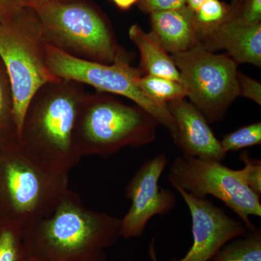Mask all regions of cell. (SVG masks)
<instances>
[{"label": "cell", "instance_id": "cell-1", "mask_svg": "<svg viewBox=\"0 0 261 261\" xmlns=\"http://www.w3.org/2000/svg\"><path fill=\"white\" fill-rule=\"evenodd\" d=\"M121 219L87 208L68 190L50 215L23 228L29 255L43 261H106L121 238Z\"/></svg>", "mask_w": 261, "mask_h": 261}, {"label": "cell", "instance_id": "cell-2", "mask_svg": "<svg viewBox=\"0 0 261 261\" xmlns=\"http://www.w3.org/2000/svg\"><path fill=\"white\" fill-rule=\"evenodd\" d=\"M84 84L60 80L42 86L29 103L19 142L25 152L44 166L69 173L82 158L74 129Z\"/></svg>", "mask_w": 261, "mask_h": 261}, {"label": "cell", "instance_id": "cell-3", "mask_svg": "<svg viewBox=\"0 0 261 261\" xmlns=\"http://www.w3.org/2000/svg\"><path fill=\"white\" fill-rule=\"evenodd\" d=\"M68 190V173L33 159L16 134L0 137V218L27 227L50 215Z\"/></svg>", "mask_w": 261, "mask_h": 261}, {"label": "cell", "instance_id": "cell-4", "mask_svg": "<svg viewBox=\"0 0 261 261\" xmlns=\"http://www.w3.org/2000/svg\"><path fill=\"white\" fill-rule=\"evenodd\" d=\"M158 122L138 106L99 92L86 93L74 129V143L81 158L108 157L128 147L153 142Z\"/></svg>", "mask_w": 261, "mask_h": 261}, {"label": "cell", "instance_id": "cell-5", "mask_svg": "<svg viewBox=\"0 0 261 261\" xmlns=\"http://www.w3.org/2000/svg\"><path fill=\"white\" fill-rule=\"evenodd\" d=\"M47 45L42 23L31 7H24L14 17L0 23V59L11 84L18 137L34 94L46 84L60 80L48 69Z\"/></svg>", "mask_w": 261, "mask_h": 261}, {"label": "cell", "instance_id": "cell-6", "mask_svg": "<svg viewBox=\"0 0 261 261\" xmlns=\"http://www.w3.org/2000/svg\"><path fill=\"white\" fill-rule=\"evenodd\" d=\"M34 8L48 44L80 59L112 64L126 57L106 18L85 0Z\"/></svg>", "mask_w": 261, "mask_h": 261}, {"label": "cell", "instance_id": "cell-7", "mask_svg": "<svg viewBox=\"0 0 261 261\" xmlns=\"http://www.w3.org/2000/svg\"><path fill=\"white\" fill-rule=\"evenodd\" d=\"M46 61L51 74L60 80L87 84L97 92L128 98L167 128L171 137L174 136L176 124L167 106L156 102L141 89L142 71L132 66L126 57L104 64L75 58L47 44Z\"/></svg>", "mask_w": 261, "mask_h": 261}, {"label": "cell", "instance_id": "cell-8", "mask_svg": "<svg viewBox=\"0 0 261 261\" xmlns=\"http://www.w3.org/2000/svg\"><path fill=\"white\" fill-rule=\"evenodd\" d=\"M171 56L192 104L209 123L222 120L240 96L238 64L227 54H216L199 42L189 50Z\"/></svg>", "mask_w": 261, "mask_h": 261}, {"label": "cell", "instance_id": "cell-9", "mask_svg": "<svg viewBox=\"0 0 261 261\" xmlns=\"http://www.w3.org/2000/svg\"><path fill=\"white\" fill-rule=\"evenodd\" d=\"M168 178L173 187L197 198L211 195L222 201L248 230L255 227L250 216H261L260 195L249 188L240 169H231L214 160L183 155L171 163Z\"/></svg>", "mask_w": 261, "mask_h": 261}, {"label": "cell", "instance_id": "cell-10", "mask_svg": "<svg viewBox=\"0 0 261 261\" xmlns=\"http://www.w3.org/2000/svg\"><path fill=\"white\" fill-rule=\"evenodd\" d=\"M168 163L166 154H157L145 161L128 181L125 195L132 201V205L121 219L122 238H139L152 218L169 214L176 207L174 193L159 185Z\"/></svg>", "mask_w": 261, "mask_h": 261}, {"label": "cell", "instance_id": "cell-11", "mask_svg": "<svg viewBox=\"0 0 261 261\" xmlns=\"http://www.w3.org/2000/svg\"><path fill=\"white\" fill-rule=\"evenodd\" d=\"M190 211L193 243L185 257L170 261H211L228 242L243 236L247 231L242 221L229 216L207 199L194 197L175 187Z\"/></svg>", "mask_w": 261, "mask_h": 261}, {"label": "cell", "instance_id": "cell-12", "mask_svg": "<svg viewBox=\"0 0 261 261\" xmlns=\"http://www.w3.org/2000/svg\"><path fill=\"white\" fill-rule=\"evenodd\" d=\"M174 119L176 132L172 137L183 155L222 162L227 152L221 147L205 116L185 99L166 104Z\"/></svg>", "mask_w": 261, "mask_h": 261}, {"label": "cell", "instance_id": "cell-13", "mask_svg": "<svg viewBox=\"0 0 261 261\" xmlns=\"http://www.w3.org/2000/svg\"><path fill=\"white\" fill-rule=\"evenodd\" d=\"M202 44L214 53L225 49L237 64L249 63L261 66V23L249 25L231 17Z\"/></svg>", "mask_w": 261, "mask_h": 261}, {"label": "cell", "instance_id": "cell-14", "mask_svg": "<svg viewBox=\"0 0 261 261\" xmlns=\"http://www.w3.org/2000/svg\"><path fill=\"white\" fill-rule=\"evenodd\" d=\"M151 33L168 54L184 53L198 43L193 12L188 7L151 13Z\"/></svg>", "mask_w": 261, "mask_h": 261}, {"label": "cell", "instance_id": "cell-15", "mask_svg": "<svg viewBox=\"0 0 261 261\" xmlns=\"http://www.w3.org/2000/svg\"><path fill=\"white\" fill-rule=\"evenodd\" d=\"M130 41L140 51V70L146 75H155L181 83L179 70L172 58L165 50L152 33H147L137 24L128 31Z\"/></svg>", "mask_w": 261, "mask_h": 261}, {"label": "cell", "instance_id": "cell-16", "mask_svg": "<svg viewBox=\"0 0 261 261\" xmlns=\"http://www.w3.org/2000/svg\"><path fill=\"white\" fill-rule=\"evenodd\" d=\"M231 5L220 0H207L193 12V21L197 41H201L214 34L234 15Z\"/></svg>", "mask_w": 261, "mask_h": 261}, {"label": "cell", "instance_id": "cell-17", "mask_svg": "<svg viewBox=\"0 0 261 261\" xmlns=\"http://www.w3.org/2000/svg\"><path fill=\"white\" fill-rule=\"evenodd\" d=\"M211 261H261V230L255 226L226 243Z\"/></svg>", "mask_w": 261, "mask_h": 261}, {"label": "cell", "instance_id": "cell-18", "mask_svg": "<svg viewBox=\"0 0 261 261\" xmlns=\"http://www.w3.org/2000/svg\"><path fill=\"white\" fill-rule=\"evenodd\" d=\"M23 228L0 218V261H29Z\"/></svg>", "mask_w": 261, "mask_h": 261}, {"label": "cell", "instance_id": "cell-19", "mask_svg": "<svg viewBox=\"0 0 261 261\" xmlns=\"http://www.w3.org/2000/svg\"><path fill=\"white\" fill-rule=\"evenodd\" d=\"M139 83L143 92L159 104L166 105L187 97L185 86L177 81L145 75L141 76Z\"/></svg>", "mask_w": 261, "mask_h": 261}, {"label": "cell", "instance_id": "cell-20", "mask_svg": "<svg viewBox=\"0 0 261 261\" xmlns=\"http://www.w3.org/2000/svg\"><path fill=\"white\" fill-rule=\"evenodd\" d=\"M13 97L9 76L0 59V137L16 134L13 118Z\"/></svg>", "mask_w": 261, "mask_h": 261}, {"label": "cell", "instance_id": "cell-21", "mask_svg": "<svg viewBox=\"0 0 261 261\" xmlns=\"http://www.w3.org/2000/svg\"><path fill=\"white\" fill-rule=\"evenodd\" d=\"M225 152H237L240 149L261 144V122L250 123L224 135L220 141Z\"/></svg>", "mask_w": 261, "mask_h": 261}, {"label": "cell", "instance_id": "cell-22", "mask_svg": "<svg viewBox=\"0 0 261 261\" xmlns=\"http://www.w3.org/2000/svg\"><path fill=\"white\" fill-rule=\"evenodd\" d=\"M240 161L244 163L243 169H240L244 180L247 186L257 195L261 194V162L260 160L252 159L248 152L240 154Z\"/></svg>", "mask_w": 261, "mask_h": 261}, {"label": "cell", "instance_id": "cell-23", "mask_svg": "<svg viewBox=\"0 0 261 261\" xmlns=\"http://www.w3.org/2000/svg\"><path fill=\"white\" fill-rule=\"evenodd\" d=\"M233 16L244 23H261V0H243Z\"/></svg>", "mask_w": 261, "mask_h": 261}, {"label": "cell", "instance_id": "cell-24", "mask_svg": "<svg viewBox=\"0 0 261 261\" xmlns=\"http://www.w3.org/2000/svg\"><path fill=\"white\" fill-rule=\"evenodd\" d=\"M238 82L239 93L251 99L257 105H261V84L257 80L244 74L241 72H238Z\"/></svg>", "mask_w": 261, "mask_h": 261}, {"label": "cell", "instance_id": "cell-25", "mask_svg": "<svg viewBox=\"0 0 261 261\" xmlns=\"http://www.w3.org/2000/svg\"><path fill=\"white\" fill-rule=\"evenodd\" d=\"M137 4L142 11L150 14L155 12L180 9L187 6L186 0H140Z\"/></svg>", "mask_w": 261, "mask_h": 261}, {"label": "cell", "instance_id": "cell-26", "mask_svg": "<svg viewBox=\"0 0 261 261\" xmlns=\"http://www.w3.org/2000/svg\"><path fill=\"white\" fill-rule=\"evenodd\" d=\"M25 6L22 0H0V23L14 17Z\"/></svg>", "mask_w": 261, "mask_h": 261}, {"label": "cell", "instance_id": "cell-27", "mask_svg": "<svg viewBox=\"0 0 261 261\" xmlns=\"http://www.w3.org/2000/svg\"><path fill=\"white\" fill-rule=\"evenodd\" d=\"M25 6L35 8L39 5L48 4V3H57V2L76 1V0H22Z\"/></svg>", "mask_w": 261, "mask_h": 261}, {"label": "cell", "instance_id": "cell-28", "mask_svg": "<svg viewBox=\"0 0 261 261\" xmlns=\"http://www.w3.org/2000/svg\"><path fill=\"white\" fill-rule=\"evenodd\" d=\"M140 0H112L117 8L121 10L130 9L135 4H137Z\"/></svg>", "mask_w": 261, "mask_h": 261}, {"label": "cell", "instance_id": "cell-29", "mask_svg": "<svg viewBox=\"0 0 261 261\" xmlns=\"http://www.w3.org/2000/svg\"><path fill=\"white\" fill-rule=\"evenodd\" d=\"M207 0H186V5L192 12H195Z\"/></svg>", "mask_w": 261, "mask_h": 261}, {"label": "cell", "instance_id": "cell-30", "mask_svg": "<svg viewBox=\"0 0 261 261\" xmlns=\"http://www.w3.org/2000/svg\"><path fill=\"white\" fill-rule=\"evenodd\" d=\"M148 252L151 260L159 261V257H158L157 255V252H156L155 240H154V239H152V241L149 243Z\"/></svg>", "mask_w": 261, "mask_h": 261}, {"label": "cell", "instance_id": "cell-31", "mask_svg": "<svg viewBox=\"0 0 261 261\" xmlns=\"http://www.w3.org/2000/svg\"><path fill=\"white\" fill-rule=\"evenodd\" d=\"M243 0H231V6L233 7V9L236 11L240 5L243 3Z\"/></svg>", "mask_w": 261, "mask_h": 261}, {"label": "cell", "instance_id": "cell-32", "mask_svg": "<svg viewBox=\"0 0 261 261\" xmlns=\"http://www.w3.org/2000/svg\"><path fill=\"white\" fill-rule=\"evenodd\" d=\"M29 261H43L39 260V259L35 258V257H31L30 260Z\"/></svg>", "mask_w": 261, "mask_h": 261}]
</instances>
